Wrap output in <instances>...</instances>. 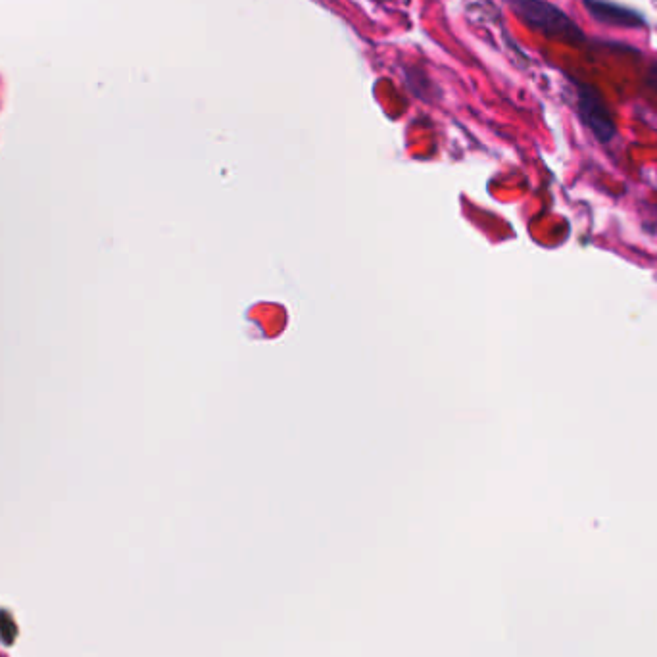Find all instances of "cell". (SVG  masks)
Segmentation results:
<instances>
[{"instance_id": "6da1fadb", "label": "cell", "mask_w": 657, "mask_h": 657, "mask_svg": "<svg viewBox=\"0 0 657 657\" xmlns=\"http://www.w3.org/2000/svg\"><path fill=\"white\" fill-rule=\"evenodd\" d=\"M513 14L533 31L563 45L583 49L588 43L583 29L550 0H508Z\"/></svg>"}, {"instance_id": "277c9868", "label": "cell", "mask_w": 657, "mask_h": 657, "mask_svg": "<svg viewBox=\"0 0 657 657\" xmlns=\"http://www.w3.org/2000/svg\"><path fill=\"white\" fill-rule=\"evenodd\" d=\"M644 85L657 95V60H654L648 70H646V75H644Z\"/></svg>"}, {"instance_id": "7a4b0ae2", "label": "cell", "mask_w": 657, "mask_h": 657, "mask_svg": "<svg viewBox=\"0 0 657 657\" xmlns=\"http://www.w3.org/2000/svg\"><path fill=\"white\" fill-rule=\"evenodd\" d=\"M571 81L575 85V97H577L575 108L579 120L598 143L608 145L617 137V122L602 91L586 81L579 79H571Z\"/></svg>"}, {"instance_id": "3957f363", "label": "cell", "mask_w": 657, "mask_h": 657, "mask_svg": "<svg viewBox=\"0 0 657 657\" xmlns=\"http://www.w3.org/2000/svg\"><path fill=\"white\" fill-rule=\"evenodd\" d=\"M588 16L598 24L623 29H644L648 20L642 12L613 0H581Z\"/></svg>"}]
</instances>
